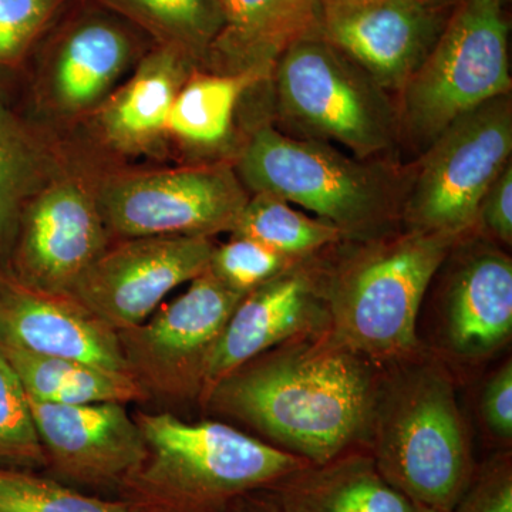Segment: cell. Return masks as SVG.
Returning <instances> with one entry per match:
<instances>
[{"label": "cell", "mask_w": 512, "mask_h": 512, "mask_svg": "<svg viewBox=\"0 0 512 512\" xmlns=\"http://www.w3.org/2000/svg\"><path fill=\"white\" fill-rule=\"evenodd\" d=\"M271 79L279 116L302 138L340 144L360 160H375L400 140L389 93L323 35L286 50Z\"/></svg>", "instance_id": "cell-7"}, {"label": "cell", "mask_w": 512, "mask_h": 512, "mask_svg": "<svg viewBox=\"0 0 512 512\" xmlns=\"http://www.w3.org/2000/svg\"><path fill=\"white\" fill-rule=\"evenodd\" d=\"M190 284L153 319L117 333L128 372L146 392L177 397L202 389L212 350L245 296L208 268Z\"/></svg>", "instance_id": "cell-12"}, {"label": "cell", "mask_w": 512, "mask_h": 512, "mask_svg": "<svg viewBox=\"0 0 512 512\" xmlns=\"http://www.w3.org/2000/svg\"><path fill=\"white\" fill-rule=\"evenodd\" d=\"M140 30L153 45L180 50L198 64L222 25L221 0H89Z\"/></svg>", "instance_id": "cell-25"}, {"label": "cell", "mask_w": 512, "mask_h": 512, "mask_svg": "<svg viewBox=\"0 0 512 512\" xmlns=\"http://www.w3.org/2000/svg\"><path fill=\"white\" fill-rule=\"evenodd\" d=\"M296 259L279 254L254 239L234 237L212 251L208 271L232 291L247 295L293 268Z\"/></svg>", "instance_id": "cell-30"}, {"label": "cell", "mask_w": 512, "mask_h": 512, "mask_svg": "<svg viewBox=\"0 0 512 512\" xmlns=\"http://www.w3.org/2000/svg\"><path fill=\"white\" fill-rule=\"evenodd\" d=\"M205 397L309 464L348 453L373 423L377 403L369 369L338 340L248 363Z\"/></svg>", "instance_id": "cell-1"}, {"label": "cell", "mask_w": 512, "mask_h": 512, "mask_svg": "<svg viewBox=\"0 0 512 512\" xmlns=\"http://www.w3.org/2000/svg\"><path fill=\"white\" fill-rule=\"evenodd\" d=\"M426 2L429 3L430 6H433V8L450 12L461 0H426Z\"/></svg>", "instance_id": "cell-36"}, {"label": "cell", "mask_w": 512, "mask_h": 512, "mask_svg": "<svg viewBox=\"0 0 512 512\" xmlns=\"http://www.w3.org/2000/svg\"><path fill=\"white\" fill-rule=\"evenodd\" d=\"M485 423L495 436L503 440L512 437V366L501 367L488 382L483 394Z\"/></svg>", "instance_id": "cell-33"}, {"label": "cell", "mask_w": 512, "mask_h": 512, "mask_svg": "<svg viewBox=\"0 0 512 512\" xmlns=\"http://www.w3.org/2000/svg\"><path fill=\"white\" fill-rule=\"evenodd\" d=\"M50 33L40 43L32 103L33 119L56 133L89 119L154 46L126 20L92 2Z\"/></svg>", "instance_id": "cell-10"}, {"label": "cell", "mask_w": 512, "mask_h": 512, "mask_svg": "<svg viewBox=\"0 0 512 512\" xmlns=\"http://www.w3.org/2000/svg\"><path fill=\"white\" fill-rule=\"evenodd\" d=\"M451 512H512L510 460H495L474 474Z\"/></svg>", "instance_id": "cell-31"}, {"label": "cell", "mask_w": 512, "mask_h": 512, "mask_svg": "<svg viewBox=\"0 0 512 512\" xmlns=\"http://www.w3.org/2000/svg\"><path fill=\"white\" fill-rule=\"evenodd\" d=\"M0 512H165L146 501L104 500L33 471L0 467Z\"/></svg>", "instance_id": "cell-27"}, {"label": "cell", "mask_w": 512, "mask_h": 512, "mask_svg": "<svg viewBox=\"0 0 512 512\" xmlns=\"http://www.w3.org/2000/svg\"><path fill=\"white\" fill-rule=\"evenodd\" d=\"M448 13L426 0H377L325 20L323 36L387 93H400L430 55Z\"/></svg>", "instance_id": "cell-16"}, {"label": "cell", "mask_w": 512, "mask_h": 512, "mask_svg": "<svg viewBox=\"0 0 512 512\" xmlns=\"http://www.w3.org/2000/svg\"><path fill=\"white\" fill-rule=\"evenodd\" d=\"M231 235L254 239L296 261L343 238L328 222L293 210L289 202L264 192L251 194Z\"/></svg>", "instance_id": "cell-26"}, {"label": "cell", "mask_w": 512, "mask_h": 512, "mask_svg": "<svg viewBox=\"0 0 512 512\" xmlns=\"http://www.w3.org/2000/svg\"><path fill=\"white\" fill-rule=\"evenodd\" d=\"M194 60L180 50L154 45L124 82L80 126L109 156H161L170 140L171 107L192 70Z\"/></svg>", "instance_id": "cell-17"}, {"label": "cell", "mask_w": 512, "mask_h": 512, "mask_svg": "<svg viewBox=\"0 0 512 512\" xmlns=\"http://www.w3.org/2000/svg\"><path fill=\"white\" fill-rule=\"evenodd\" d=\"M251 194H272L318 215L343 238L383 232L402 214L409 184L386 164L350 158L322 141L256 128L232 163Z\"/></svg>", "instance_id": "cell-3"}, {"label": "cell", "mask_w": 512, "mask_h": 512, "mask_svg": "<svg viewBox=\"0 0 512 512\" xmlns=\"http://www.w3.org/2000/svg\"><path fill=\"white\" fill-rule=\"evenodd\" d=\"M456 241L409 229L372 242L349 259L330 286L336 340L373 357L412 350L421 302Z\"/></svg>", "instance_id": "cell-5"}, {"label": "cell", "mask_w": 512, "mask_h": 512, "mask_svg": "<svg viewBox=\"0 0 512 512\" xmlns=\"http://www.w3.org/2000/svg\"><path fill=\"white\" fill-rule=\"evenodd\" d=\"M77 0H0V74L22 72Z\"/></svg>", "instance_id": "cell-29"}, {"label": "cell", "mask_w": 512, "mask_h": 512, "mask_svg": "<svg viewBox=\"0 0 512 512\" xmlns=\"http://www.w3.org/2000/svg\"><path fill=\"white\" fill-rule=\"evenodd\" d=\"M268 490L281 512H434L397 490L366 454L309 464Z\"/></svg>", "instance_id": "cell-21"}, {"label": "cell", "mask_w": 512, "mask_h": 512, "mask_svg": "<svg viewBox=\"0 0 512 512\" xmlns=\"http://www.w3.org/2000/svg\"><path fill=\"white\" fill-rule=\"evenodd\" d=\"M245 495L229 501L227 505H224V507L215 512H281L279 511L278 504H276L274 494H271L268 500L249 501V503H245Z\"/></svg>", "instance_id": "cell-34"}, {"label": "cell", "mask_w": 512, "mask_h": 512, "mask_svg": "<svg viewBox=\"0 0 512 512\" xmlns=\"http://www.w3.org/2000/svg\"><path fill=\"white\" fill-rule=\"evenodd\" d=\"M214 248L211 238L183 235L111 241L72 296L117 333L134 328L168 293L207 271Z\"/></svg>", "instance_id": "cell-13"}, {"label": "cell", "mask_w": 512, "mask_h": 512, "mask_svg": "<svg viewBox=\"0 0 512 512\" xmlns=\"http://www.w3.org/2000/svg\"><path fill=\"white\" fill-rule=\"evenodd\" d=\"M447 332L460 355L483 356L512 332V262L483 249L460 266L447 301Z\"/></svg>", "instance_id": "cell-22"}, {"label": "cell", "mask_w": 512, "mask_h": 512, "mask_svg": "<svg viewBox=\"0 0 512 512\" xmlns=\"http://www.w3.org/2000/svg\"><path fill=\"white\" fill-rule=\"evenodd\" d=\"M313 309L312 281L293 268L247 293L212 350L202 380L204 393L266 350L301 333L313 318Z\"/></svg>", "instance_id": "cell-19"}, {"label": "cell", "mask_w": 512, "mask_h": 512, "mask_svg": "<svg viewBox=\"0 0 512 512\" xmlns=\"http://www.w3.org/2000/svg\"><path fill=\"white\" fill-rule=\"evenodd\" d=\"M29 404L47 466L60 476L96 487H126L146 463L143 431L123 403L64 406L29 397Z\"/></svg>", "instance_id": "cell-14"}, {"label": "cell", "mask_w": 512, "mask_h": 512, "mask_svg": "<svg viewBox=\"0 0 512 512\" xmlns=\"http://www.w3.org/2000/svg\"><path fill=\"white\" fill-rule=\"evenodd\" d=\"M94 188L111 239L212 238L234 231L251 197L224 161L150 170L97 163Z\"/></svg>", "instance_id": "cell-8"}, {"label": "cell", "mask_w": 512, "mask_h": 512, "mask_svg": "<svg viewBox=\"0 0 512 512\" xmlns=\"http://www.w3.org/2000/svg\"><path fill=\"white\" fill-rule=\"evenodd\" d=\"M373 460L383 477L434 512H451L474 476L450 380L420 369L377 400Z\"/></svg>", "instance_id": "cell-4"}, {"label": "cell", "mask_w": 512, "mask_h": 512, "mask_svg": "<svg viewBox=\"0 0 512 512\" xmlns=\"http://www.w3.org/2000/svg\"><path fill=\"white\" fill-rule=\"evenodd\" d=\"M487 229L494 238L504 244L512 242V167L511 163L498 175L497 180L485 192L478 208L476 225Z\"/></svg>", "instance_id": "cell-32"}, {"label": "cell", "mask_w": 512, "mask_h": 512, "mask_svg": "<svg viewBox=\"0 0 512 512\" xmlns=\"http://www.w3.org/2000/svg\"><path fill=\"white\" fill-rule=\"evenodd\" d=\"M136 421L148 456L124 488L165 512H215L309 466L227 424L187 423L168 413L138 414Z\"/></svg>", "instance_id": "cell-2"}, {"label": "cell", "mask_w": 512, "mask_h": 512, "mask_svg": "<svg viewBox=\"0 0 512 512\" xmlns=\"http://www.w3.org/2000/svg\"><path fill=\"white\" fill-rule=\"evenodd\" d=\"M0 343L128 373L116 330L73 296L26 284L0 261Z\"/></svg>", "instance_id": "cell-15"}, {"label": "cell", "mask_w": 512, "mask_h": 512, "mask_svg": "<svg viewBox=\"0 0 512 512\" xmlns=\"http://www.w3.org/2000/svg\"><path fill=\"white\" fill-rule=\"evenodd\" d=\"M47 466L29 397L0 349V467L33 471Z\"/></svg>", "instance_id": "cell-28"}, {"label": "cell", "mask_w": 512, "mask_h": 512, "mask_svg": "<svg viewBox=\"0 0 512 512\" xmlns=\"http://www.w3.org/2000/svg\"><path fill=\"white\" fill-rule=\"evenodd\" d=\"M375 2L377 0H322L323 22Z\"/></svg>", "instance_id": "cell-35"}, {"label": "cell", "mask_w": 512, "mask_h": 512, "mask_svg": "<svg viewBox=\"0 0 512 512\" xmlns=\"http://www.w3.org/2000/svg\"><path fill=\"white\" fill-rule=\"evenodd\" d=\"M0 349L18 373L30 399L37 402L64 406L124 404L147 396L143 386L128 373L69 357L39 355L3 343Z\"/></svg>", "instance_id": "cell-23"}, {"label": "cell", "mask_w": 512, "mask_h": 512, "mask_svg": "<svg viewBox=\"0 0 512 512\" xmlns=\"http://www.w3.org/2000/svg\"><path fill=\"white\" fill-rule=\"evenodd\" d=\"M510 0H461L430 55L400 90V137L424 151L458 117L511 92Z\"/></svg>", "instance_id": "cell-6"}, {"label": "cell", "mask_w": 512, "mask_h": 512, "mask_svg": "<svg viewBox=\"0 0 512 512\" xmlns=\"http://www.w3.org/2000/svg\"><path fill=\"white\" fill-rule=\"evenodd\" d=\"M222 25L201 69L271 80L286 50L323 35L322 0H221Z\"/></svg>", "instance_id": "cell-18"}, {"label": "cell", "mask_w": 512, "mask_h": 512, "mask_svg": "<svg viewBox=\"0 0 512 512\" xmlns=\"http://www.w3.org/2000/svg\"><path fill=\"white\" fill-rule=\"evenodd\" d=\"M262 83L254 73L218 74L195 67L171 107L168 140L190 150L222 146L234 126L239 100Z\"/></svg>", "instance_id": "cell-24"}, {"label": "cell", "mask_w": 512, "mask_h": 512, "mask_svg": "<svg viewBox=\"0 0 512 512\" xmlns=\"http://www.w3.org/2000/svg\"><path fill=\"white\" fill-rule=\"evenodd\" d=\"M96 164L79 151L23 208L6 265L26 284L72 296L77 282L113 241L97 202Z\"/></svg>", "instance_id": "cell-11"}, {"label": "cell", "mask_w": 512, "mask_h": 512, "mask_svg": "<svg viewBox=\"0 0 512 512\" xmlns=\"http://www.w3.org/2000/svg\"><path fill=\"white\" fill-rule=\"evenodd\" d=\"M79 148L26 116L0 92V261L8 262L30 198L79 156Z\"/></svg>", "instance_id": "cell-20"}, {"label": "cell", "mask_w": 512, "mask_h": 512, "mask_svg": "<svg viewBox=\"0 0 512 512\" xmlns=\"http://www.w3.org/2000/svg\"><path fill=\"white\" fill-rule=\"evenodd\" d=\"M510 94L485 101L434 138L403 204L410 229L460 237L476 225L485 192L511 163Z\"/></svg>", "instance_id": "cell-9"}]
</instances>
